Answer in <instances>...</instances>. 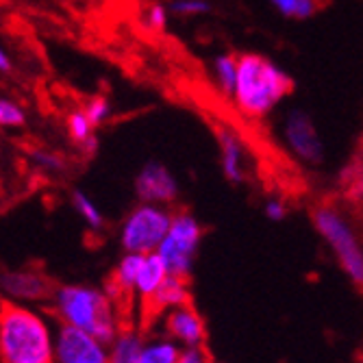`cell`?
<instances>
[{
  "mask_svg": "<svg viewBox=\"0 0 363 363\" xmlns=\"http://www.w3.org/2000/svg\"><path fill=\"white\" fill-rule=\"evenodd\" d=\"M55 363H111L109 344L77 326L57 324Z\"/></svg>",
  "mask_w": 363,
  "mask_h": 363,
  "instance_id": "7",
  "label": "cell"
},
{
  "mask_svg": "<svg viewBox=\"0 0 363 363\" xmlns=\"http://www.w3.org/2000/svg\"><path fill=\"white\" fill-rule=\"evenodd\" d=\"M203 242V226L191 213L179 211L172 218V226L166 240L159 246V255L170 268V274L189 279L194 270V261Z\"/></svg>",
  "mask_w": 363,
  "mask_h": 363,
  "instance_id": "6",
  "label": "cell"
},
{
  "mask_svg": "<svg viewBox=\"0 0 363 363\" xmlns=\"http://www.w3.org/2000/svg\"><path fill=\"white\" fill-rule=\"evenodd\" d=\"M91 122L87 118L85 111H74L70 118H68V130H70V135L74 142L79 144H85L89 138H91Z\"/></svg>",
  "mask_w": 363,
  "mask_h": 363,
  "instance_id": "21",
  "label": "cell"
},
{
  "mask_svg": "<svg viewBox=\"0 0 363 363\" xmlns=\"http://www.w3.org/2000/svg\"><path fill=\"white\" fill-rule=\"evenodd\" d=\"M5 301L24 303V305H40L50 303L52 291L57 285L50 283V279L33 268H20V270H7L0 281Z\"/></svg>",
  "mask_w": 363,
  "mask_h": 363,
  "instance_id": "8",
  "label": "cell"
},
{
  "mask_svg": "<svg viewBox=\"0 0 363 363\" xmlns=\"http://www.w3.org/2000/svg\"><path fill=\"white\" fill-rule=\"evenodd\" d=\"M150 24H152L155 28H163V26H166V11H163V7L155 5V7L150 9Z\"/></svg>",
  "mask_w": 363,
  "mask_h": 363,
  "instance_id": "27",
  "label": "cell"
},
{
  "mask_svg": "<svg viewBox=\"0 0 363 363\" xmlns=\"http://www.w3.org/2000/svg\"><path fill=\"white\" fill-rule=\"evenodd\" d=\"M287 213V207L283 201H279V198H270V201L266 203V216L272 220V222H281Z\"/></svg>",
  "mask_w": 363,
  "mask_h": 363,
  "instance_id": "26",
  "label": "cell"
},
{
  "mask_svg": "<svg viewBox=\"0 0 363 363\" xmlns=\"http://www.w3.org/2000/svg\"><path fill=\"white\" fill-rule=\"evenodd\" d=\"M287 138L294 148V152L301 159L309 163H320L322 161V144L318 140V133L311 124V120L301 113L294 111L287 120Z\"/></svg>",
  "mask_w": 363,
  "mask_h": 363,
  "instance_id": "11",
  "label": "cell"
},
{
  "mask_svg": "<svg viewBox=\"0 0 363 363\" xmlns=\"http://www.w3.org/2000/svg\"><path fill=\"white\" fill-rule=\"evenodd\" d=\"M85 113L91 124H101V122H105V118L109 113V105L105 98H94V101L85 107Z\"/></svg>",
  "mask_w": 363,
  "mask_h": 363,
  "instance_id": "24",
  "label": "cell"
},
{
  "mask_svg": "<svg viewBox=\"0 0 363 363\" xmlns=\"http://www.w3.org/2000/svg\"><path fill=\"white\" fill-rule=\"evenodd\" d=\"M313 224L346 277L354 285H363V248L346 218L337 209L322 205L313 211Z\"/></svg>",
  "mask_w": 363,
  "mask_h": 363,
  "instance_id": "4",
  "label": "cell"
},
{
  "mask_svg": "<svg viewBox=\"0 0 363 363\" xmlns=\"http://www.w3.org/2000/svg\"><path fill=\"white\" fill-rule=\"evenodd\" d=\"M174 213L168 207L140 203L120 226V246L124 252H157L172 226Z\"/></svg>",
  "mask_w": 363,
  "mask_h": 363,
  "instance_id": "5",
  "label": "cell"
},
{
  "mask_svg": "<svg viewBox=\"0 0 363 363\" xmlns=\"http://www.w3.org/2000/svg\"><path fill=\"white\" fill-rule=\"evenodd\" d=\"M168 279H170V268L166 266V261L161 259V255L159 252L146 255L144 266L138 277V285H135V298L146 307Z\"/></svg>",
  "mask_w": 363,
  "mask_h": 363,
  "instance_id": "13",
  "label": "cell"
},
{
  "mask_svg": "<svg viewBox=\"0 0 363 363\" xmlns=\"http://www.w3.org/2000/svg\"><path fill=\"white\" fill-rule=\"evenodd\" d=\"M172 11L179 16H191V13H205L209 11V5L203 0H177L172 5Z\"/></svg>",
  "mask_w": 363,
  "mask_h": 363,
  "instance_id": "25",
  "label": "cell"
},
{
  "mask_svg": "<svg viewBox=\"0 0 363 363\" xmlns=\"http://www.w3.org/2000/svg\"><path fill=\"white\" fill-rule=\"evenodd\" d=\"M72 205H74L77 213L83 218V222H85L89 228L101 230V228L105 226V218H103L101 209H98L83 191H74V194H72Z\"/></svg>",
  "mask_w": 363,
  "mask_h": 363,
  "instance_id": "19",
  "label": "cell"
},
{
  "mask_svg": "<svg viewBox=\"0 0 363 363\" xmlns=\"http://www.w3.org/2000/svg\"><path fill=\"white\" fill-rule=\"evenodd\" d=\"M181 346L170 337H152L146 340L142 357L138 363H179Z\"/></svg>",
  "mask_w": 363,
  "mask_h": 363,
  "instance_id": "17",
  "label": "cell"
},
{
  "mask_svg": "<svg viewBox=\"0 0 363 363\" xmlns=\"http://www.w3.org/2000/svg\"><path fill=\"white\" fill-rule=\"evenodd\" d=\"M285 18H311L324 7V0H272Z\"/></svg>",
  "mask_w": 363,
  "mask_h": 363,
  "instance_id": "18",
  "label": "cell"
},
{
  "mask_svg": "<svg viewBox=\"0 0 363 363\" xmlns=\"http://www.w3.org/2000/svg\"><path fill=\"white\" fill-rule=\"evenodd\" d=\"M179 363H213L209 350L203 346H189V348H181L179 354Z\"/></svg>",
  "mask_w": 363,
  "mask_h": 363,
  "instance_id": "23",
  "label": "cell"
},
{
  "mask_svg": "<svg viewBox=\"0 0 363 363\" xmlns=\"http://www.w3.org/2000/svg\"><path fill=\"white\" fill-rule=\"evenodd\" d=\"M161 324H163V333H166V337L174 340L181 348L203 346L207 340L205 320L191 307V303L166 311L161 318Z\"/></svg>",
  "mask_w": 363,
  "mask_h": 363,
  "instance_id": "9",
  "label": "cell"
},
{
  "mask_svg": "<svg viewBox=\"0 0 363 363\" xmlns=\"http://www.w3.org/2000/svg\"><path fill=\"white\" fill-rule=\"evenodd\" d=\"M144 346H146V340L138 328L124 326L122 331L113 337V342L109 344L111 363H138Z\"/></svg>",
  "mask_w": 363,
  "mask_h": 363,
  "instance_id": "15",
  "label": "cell"
},
{
  "mask_svg": "<svg viewBox=\"0 0 363 363\" xmlns=\"http://www.w3.org/2000/svg\"><path fill=\"white\" fill-rule=\"evenodd\" d=\"M218 79L224 91H235L238 85V57H222L216 63Z\"/></svg>",
  "mask_w": 363,
  "mask_h": 363,
  "instance_id": "20",
  "label": "cell"
},
{
  "mask_svg": "<svg viewBox=\"0 0 363 363\" xmlns=\"http://www.w3.org/2000/svg\"><path fill=\"white\" fill-rule=\"evenodd\" d=\"M220 148H222V170H224L226 179L233 181V183H242L246 179L242 144L230 135L228 130H222L220 133Z\"/></svg>",
  "mask_w": 363,
  "mask_h": 363,
  "instance_id": "16",
  "label": "cell"
},
{
  "mask_svg": "<svg viewBox=\"0 0 363 363\" xmlns=\"http://www.w3.org/2000/svg\"><path fill=\"white\" fill-rule=\"evenodd\" d=\"M50 309L59 324L77 326L107 344H111L124 328L118 298L107 287L91 283L57 285L50 298Z\"/></svg>",
  "mask_w": 363,
  "mask_h": 363,
  "instance_id": "1",
  "label": "cell"
},
{
  "mask_svg": "<svg viewBox=\"0 0 363 363\" xmlns=\"http://www.w3.org/2000/svg\"><path fill=\"white\" fill-rule=\"evenodd\" d=\"M135 191L142 203L168 207L177 201L179 185L168 168H163L161 163H148L135 179Z\"/></svg>",
  "mask_w": 363,
  "mask_h": 363,
  "instance_id": "10",
  "label": "cell"
},
{
  "mask_svg": "<svg viewBox=\"0 0 363 363\" xmlns=\"http://www.w3.org/2000/svg\"><path fill=\"white\" fill-rule=\"evenodd\" d=\"M0 122L5 126H20V124H24V113L16 103L3 101L0 103Z\"/></svg>",
  "mask_w": 363,
  "mask_h": 363,
  "instance_id": "22",
  "label": "cell"
},
{
  "mask_svg": "<svg viewBox=\"0 0 363 363\" xmlns=\"http://www.w3.org/2000/svg\"><path fill=\"white\" fill-rule=\"evenodd\" d=\"M146 255L142 252H124L122 259L118 261V266L111 274V283L107 289L116 296V298H135V285L140 270L144 266Z\"/></svg>",
  "mask_w": 363,
  "mask_h": 363,
  "instance_id": "12",
  "label": "cell"
},
{
  "mask_svg": "<svg viewBox=\"0 0 363 363\" xmlns=\"http://www.w3.org/2000/svg\"><path fill=\"white\" fill-rule=\"evenodd\" d=\"M183 305H189V285H187V279L170 274V279L161 285V289L155 294V298L146 305V309L150 313L155 311V315H163L166 311L183 307Z\"/></svg>",
  "mask_w": 363,
  "mask_h": 363,
  "instance_id": "14",
  "label": "cell"
},
{
  "mask_svg": "<svg viewBox=\"0 0 363 363\" xmlns=\"http://www.w3.org/2000/svg\"><path fill=\"white\" fill-rule=\"evenodd\" d=\"M0 68H3V72H9V59H7L5 52L0 55Z\"/></svg>",
  "mask_w": 363,
  "mask_h": 363,
  "instance_id": "28",
  "label": "cell"
},
{
  "mask_svg": "<svg viewBox=\"0 0 363 363\" xmlns=\"http://www.w3.org/2000/svg\"><path fill=\"white\" fill-rule=\"evenodd\" d=\"M291 91V79L259 55L238 57L235 98L248 116L268 113L285 94Z\"/></svg>",
  "mask_w": 363,
  "mask_h": 363,
  "instance_id": "3",
  "label": "cell"
},
{
  "mask_svg": "<svg viewBox=\"0 0 363 363\" xmlns=\"http://www.w3.org/2000/svg\"><path fill=\"white\" fill-rule=\"evenodd\" d=\"M57 326L35 305L5 301L0 309L3 363H55Z\"/></svg>",
  "mask_w": 363,
  "mask_h": 363,
  "instance_id": "2",
  "label": "cell"
}]
</instances>
